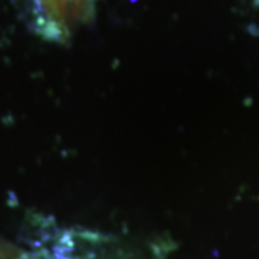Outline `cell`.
I'll list each match as a JSON object with an SVG mask.
<instances>
[{"label": "cell", "instance_id": "6da1fadb", "mask_svg": "<svg viewBox=\"0 0 259 259\" xmlns=\"http://www.w3.org/2000/svg\"><path fill=\"white\" fill-rule=\"evenodd\" d=\"M255 3H256V5H258V6H259V0H255Z\"/></svg>", "mask_w": 259, "mask_h": 259}]
</instances>
